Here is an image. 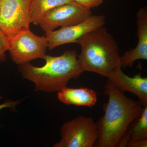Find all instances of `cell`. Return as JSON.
Segmentation results:
<instances>
[{
	"mask_svg": "<svg viewBox=\"0 0 147 147\" xmlns=\"http://www.w3.org/2000/svg\"><path fill=\"white\" fill-rule=\"evenodd\" d=\"M105 93L108 100L105 113L96 123L98 138L95 146L118 147L131 124L142 115L144 107L126 96L108 79Z\"/></svg>",
	"mask_w": 147,
	"mask_h": 147,
	"instance_id": "obj_1",
	"label": "cell"
},
{
	"mask_svg": "<svg viewBox=\"0 0 147 147\" xmlns=\"http://www.w3.org/2000/svg\"><path fill=\"white\" fill-rule=\"evenodd\" d=\"M44 59L45 64L40 67L30 62L18 67L23 77L34 83L36 91H60L70 79L79 77L84 71L76 50H66L57 57L46 55Z\"/></svg>",
	"mask_w": 147,
	"mask_h": 147,
	"instance_id": "obj_2",
	"label": "cell"
},
{
	"mask_svg": "<svg viewBox=\"0 0 147 147\" xmlns=\"http://www.w3.org/2000/svg\"><path fill=\"white\" fill-rule=\"evenodd\" d=\"M76 43L82 48L78 58L84 71L107 78L121 67L118 45L104 26L84 35Z\"/></svg>",
	"mask_w": 147,
	"mask_h": 147,
	"instance_id": "obj_3",
	"label": "cell"
},
{
	"mask_svg": "<svg viewBox=\"0 0 147 147\" xmlns=\"http://www.w3.org/2000/svg\"><path fill=\"white\" fill-rule=\"evenodd\" d=\"M61 139L54 147H94L98 138L96 123L90 117L81 115L63 124Z\"/></svg>",
	"mask_w": 147,
	"mask_h": 147,
	"instance_id": "obj_4",
	"label": "cell"
},
{
	"mask_svg": "<svg viewBox=\"0 0 147 147\" xmlns=\"http://www.w3.org/2000/svg\"><path fill=\"white\" fill-rule=\"evenodd\" d=\"M32 0H0V30L9 39L30 29Z\"/></svg>",
	"mask_w": 147,
	"mask_h": 147,
	"instance_id": "obj_5",
	"label": "cell"
},
{
	"mask_svg": "<svg viewBox=\"0 0 147 147\" xmlns=\"http://www.w3.org/2000/svg\"><path fill=\"white\" fill-rule=\"evenodd\" d=\"M9 40L11 58L18 65L37 59H44L48 48L46 36H37L30 29L23 30Z\"/></svg>",
	"mask_w": 147,
	"mask_h": 147,
	"instance_id": "obj_6",
	"label": "cell"
},
{
	"mask_svg": "<svg viewBox=\"0 0 147 147\" xmlns=\"http://www.w3.org/2000/svg\"><path fill=\"white\" fill-rule=\"evenodd\" d=\"M90 9L75 3L59 6L47 12L40 22L44 31L54 30L59 27L73 26L82 23L92 16Z\"/></svg>",
	"mask_w": 147,
	"mask_h": 147,
	"instance_id": "obj_7",
	"label": "cell"
},
{
	"mask_svg": "<svg viewBox=\"0 0 147 147\" xmlns=\"http://www.w3.org/2000/svg\"><path fill=\"white\" fill-rule=\"evenodd\" d=\"M104 15H92L79 24L62 27L57 30L45 32L48 48L51 50L58 46L70 43H76L80 38L95 29L104 26Z\"/></svg>",
	"mask_w": 147,
	"mask_h": 147,
	"instance_id": "obj_8",
	"label": "cell"
},
{
	"mask_svg": "<svg viewBox=\"0 0 147 147\" xmlns=\"http://www.w3.org/2000/svg\"><path fill=\"white\" fill-rule=\"evenodd\" d=\"M138 42L136 47L121 56V67L132 66L138 60L147 59V8L139 9L136 14Z\"/></svg>",
	"mask_w": 147,
	"mask_h": 147,
	"instance_id": "obj_9",
	"label": "cell"
},
{
	"mask_svg": "<svg viewBox=\"0 0 147 147\" xmlns=\"http://www.w3.org/2000/svg\"><path fill=\"white\" fill-rule=\"evenodd\" d=\"M121 68L109 75L108 80L121 91L134 94L143 106L147 105V77H143L140 73L130 77L124 73Z\"/></svg>",
	"mask_w": 147,
	"mask_h": 147,
	"instance_id": "obj_10",
	"label": "cell"
},
{
	"mask_svg": "<svg viewBox=\"0 0 147 147\" xmlns=\"http://www.w3.org/2000/svg\"><path fill=\"white\" fill-rule=\"evenodd\" d=\"M58 99L67 105L93 107L97 101V93L93 90L87 88H79L65 87L58 92Z\"/></svg>",
	"mask_w": 147,
	"mask_h": 147,
	"instance_id": "obj_11",
	"label": "cell"
},
{
	"mask_svg": "<svg viewBox=\"0 0 147 147\" xmlns=\"http://www.w3.org/2000/svg\"><path fill=\"white\" fill-rule=\"evenodd\" d=\"M129 126L118 147H126L130 141L147 139V105L144 107L141 115Z\"/></svg>",
	"mask_w": 147,
	"mask_h": 147,
	"instance_id": "obj_12",
	"label": "cell"
},
{
	"mask_svg": "<svg viewBox=\"0 0 147 147\" xmlns=\"http://www.w3.org/2000/svg\"><path fill=\"white\" fill-rule=\"evenodd\" d=\"M74 3L73 0H32L31 23L38 26L47 12L53 9L68 3Z\"/></svg>",
	"mask_w": 147,
	"mask_h": 147,
	"instance_id": "obj_13",
	"label": "cell"
},
{
	"mask_svg": "<svg viewBox=\"0 0 147 147\" xmlns=\"http://www.w3.org/2000/svg\"><path fill=\"white\" fill-rule=\"evenodd\" d=\"M9 48V40L0 30V63L6 60V52Z\"/></svg>",
	"mask_w": 147,
	"mask_h": 147,
	"instance_id": "obj_14",
	"label": "cell"
},
{
	"mask_svg": "<svg viewBox=\"0 0 147 147\" xmlns=\"http://www.w3.org/2000/svg\"><path fill=\"white\" fill-rule=\"evenodd\" d=\"M74 3L85 8L91 9L98 7L103 2V0H73Z\"/></svg>",
	"mask_w": 147,
	"mask_h": 147,
	"instance_id": "obj_15",
	"label": "cell"
},
{
	"mask_svg": "<svg viewBox=\"0 0 147 147\" xmlns=\"http://www.w3.org/2000/svg\"><path fill=\"white\" fill-rule=\"evenodd\" d=\"M21 100H18L16 101H12L11 100H7L2 104H0V110L3 108H9L12 110H15V107L16 105L21 103Z\"/></svg>",
	"mask_w": 147,
	"mask_h": 147,
	"instance_id": "obj_16",
	"label": "cell"
},
{
	"mask_svg": "<svg viewBox=\"0 0 147 147\" xmlns=\"http://www.w3.org/2000/svg\"><path fill=\"white\" fill-rule=\"evenodd\" d=\"M126 147H147V139L138 140V141H130L127 143Z\"/></svg>",
	"mask_w": 147,
	"mask_h": 147,
	"instance_id": "obj_17",
	"label": "cell"
},
{
	"mask_svg": "<svg viewBox=\"0 0 147 147\" xmlns=\"http://www.w3.org/2000/svg\"><path fill=\"white\" fill-rule=\"evenodd\" d=\"M3 98L2 96H1L0 95V99H2Z\"/></svg>",
	"mask_w": 147,
	"mask_h": 147,
	"instance_id": "obj_18",
	"label": "cell"
}]
</instances>
